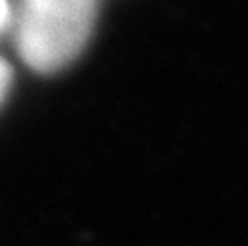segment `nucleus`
<instances>
[{
  "label": "nucleus",
  "mask_w": 248,
  "mask_h": 246,
  "mask_svg": "<svg viewBox=\"0 0 248 246\" xmlns=\"http://www.w3.org/2000/svg\"><path fill=\"white\" fill-rule=\"evenodd\" d=\"M99 0H19L15 41L19 58L36 73L68 68L94 34Z\"/></svg>",
  "instance_id": "f257e3e1"
},
{
  "label": "nucleus",
  "mask_w": 248,
  "mask_h": 246,
  "mask_svg": "<svg viewBox=\"0 0 248 246\" xmlns=\"http://www.w3.org/2000/svg\"><path fill=\"white\" fill-rule=\"evenodd\" d=\"M10 84H12V70H10V66L0 58V104H2V99L7 97Z\"/></svg>",
  "instance_id": "f03ea898"
},
{
  "label": "nucleus",
  "mask_w": 248,
  "mask_h": 246,
  "mask_svg": "<svg viewBox=\"0 0 248 246\" xmlns=\"http://www.w3.org/2000/svg\"><path fill=\"white\" fill-rule=\"evenodd\" d=\"M7 19H10V5L7 0H0V29L7 24Z\"/></svg>",
  "instance_id": "7ed1b4c3"
}]
</instances>
